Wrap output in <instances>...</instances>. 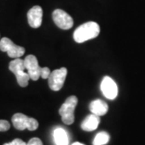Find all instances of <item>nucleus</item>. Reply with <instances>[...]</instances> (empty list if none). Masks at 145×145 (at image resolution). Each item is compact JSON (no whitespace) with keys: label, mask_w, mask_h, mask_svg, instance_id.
I'll list each match as a JSON object with an SVG mask.
<instances>
[{"label":"nucleus","mask_w":145,"mask_h":145,"mask_svg":"<svg viewBox=\"0 0 145 145\" xmlns=\"http://www.w3.org/2000/svg\"><path fill=\"white\" fill-rule=\"evenodd\" d=\"M100 27L93 21L87 22L79 26L73 33V39L77 43H83L96 38L99 35Z\"/></svg>","instance_id":"obj_1"},{"label":"nucleus","mask_w":145,"mask_h":145,"mask_svg":"<svg viewBox=\"0 0 145 145\" xmlns=\"http://www.w3.org/2000/svg\"><path fill=\"white\" fill-rule=\"evenodd\" d=\"M9 69L15 74L17 82L21 87H26L31 78L29 74L25 72L26 68L24 65V61L20 58H16L9 64Z\"/></svg>","instance_id":"obj_2"},{"label":"nucleus","mask_w":145,"mask_h":145,"mask_svg":"<svg viewBox=\"0 0 145 145\" xmlns=\"http://www.w3.org/2000/svg\"><path fill=\"white\" fill-rule=\"evenodd\" d=\"M78 98L76 96L69 97L65 102L61 105L59 110V114L61 116L64 123L70 125L74 122V110L78 105Z\"/></svg>","instance_id":"obj_3"},{"label":"nucleus","mask_w":145,"mask_h":145,"mask_svg":"<svg viewBox=\"0 0 145 145\" xmlns=\"http://www.w3.org/2000/svg\"><path fill=\"white\" fill-rule=\"evenodd\" d=\"M12 123L15 128L20 131L27 129L29 131H35L39 127V123L36 119L29 118L27 115L21 113H16L12 116Z\"/></svg>","instance_id":"obj_4"},{"label":"nucleus","mask_w":145,"mask_h":145,"mask_svg":"<svg viewBox=\"0 0 145 145\" xmlns=\"http://www.w3.org/2000/svg\"><path fill=\"white\" fill-rule=\"evenodd\" d=\"M0 50L7 52V55L11 58H20L25 53L24 47L16 45L7 37H3L0 40Z\"/></svg>","instance_id":"obj_5"},{"label":"nucleus","mask_w":145,"mask_h":145,"mask_svg":"<svg viewBox=\"0 0 145 145\" xmlns=\"http://www.w3.org/2000/svg\"><path fill=\"white\" fill-rule=\"evenodd\" d=\"M67 75V69L65 67L56 69L50 73L48 86L53 91H58L62 88Z\"/></svg>","instance_id":"obj_6"},{"label":"nucleus","mask_w":145,"mask_h":145,"mask_svg":"<svg viewBox=\"0 0 145 145\" xmlns=\"http://www.w3.org/2000/svg\"><path fill=\"white\" fill-rule=\"evenodd\" d=\"M52 20L57 27L64 30L70 29L73 26L72 17L61 9H57L52 12Z\"/></svg>","instance_id":"obj_7"},{"label":"nucleus","mask_w":145,"mask_h":145,"mask_svg":"<svg viewBox=\"0 0 145 145\" xmlns=\"http://www.w3.org/2000/svg\"><path fill=\"white\" fill-rule=\"evenodd\" d=\"M24 65L27 70V73L29 74L30 78L33 81H37L40 77L41 67L39 65V63L34 55H28L25 57Z\"/></svg>","instance_id":"obj_8"},{"label":"nucleus","mask_w":145,"mask_h":145,"mask_svg":"<svg viewBox=\"0 0 145 145\" xmlns=\"http://www.w3.org/2000/svg\"><path fill=\"white\" fill-rule=\"evenodd\" d=\"M101 90L106 99L113 100L118 95V86L114 80L108 76L104 77L101 83Z\"/></svg>","instance_id":"obj_9"},{"label":"nucleus","mask_w":145,"mask_h":145,"mask_svg":"<svg viewBox=\"0 0 145 145\" xmlns=\"http://www.w3.org/2000/svg\"><path fill=\"white\" fill-rule=\"evenodd\" d=\"M42 18L43 10L40 6L33 7L27 12V21L29 25L32 28H38L40 27L42 24Z\"/></svg>","instance_id":"obj_10"},{"label":"nucleus","mask_w":145,"mask_h":145,"mask_svg":"<svg viewBox=\"0 0 145 145\" xmlns=\"http://www.w3.org/2000/svg\"><path fill=\"white\" fill-rule=\"evenodd\" d=\"M100 123V118L96 114H89L82 123L81 127L85 131H93L99 127Z\"/></svg>","instance_id":"obj_11"},{"label":"nucleus","mask_w":145,"mask_h":145,"mask_svg":"<svg viewBox=\"0 0 145 145\" xmlns=\"http://www.w3.org/2000/svg\"><path fill=\"white\" fill-rule=\"evenodd\" d=\"M108 105L103 100L96 99L93 100L89 104V110L93 114H96L98 116H103L107 113L108 111Z\"/></svg>","instance_id":"obj_12"},{"label":"nucleus","mask_w":145,"mask_h":145,"mask_svg":"<svg viewBox=\"0 0 145 145\" xmlns=\"http://www.w3.org/2000/svg\"><path fill=\"white\" fill-rule=\"evenodd\" d=\"M53 137L57 145H68L69 140L66 131L63 128H57L53 132Z\"/></svg>","instance_id":"obj_13"},{"label":"nucleus","mask_w":145,"mask_h":145,"mask_svg":"<svg viewBox=\"0 0 145 145\" xmlns=\"http://www.w3.org/2000/svg\"><path fill=\"white\" fill-rule=\"evenodd\" d=\"M109 140H110V135L108 133L105 131L99 132L93 140V145H105L108 143Z\"/></svg>","instance_id":"obj_14"},{"label":"nucleus","mask_w":145,"mask_h":145,"mask_svg":"<svg viewBox=\"0 0 145 145\" xmlns=\"http://www.w3.org/2000/svg\"><path fill=\"white\" fill-rule=\"evenodd\" d=\"M10 123L7 120H0V131H7L10 129Z\"/></svg>","instance_id":"obj_15"},{"label":"nucleus","mask_w":145,"mask_h":145,"mask_svg":"<svg viewBox=\"0 0 145 145\" xmlns=\"http://www.w3.org/2000/svg\"><path fill=\"white\" fill-rule=\"evenodd\" d=\"M51 71L48 67L41 68V71H40V77L43 79H48L50 76Z\"/></svg>","instance_id":"obj_16"},{"label":"nucleus","mask_w":145,"mask_h":145,"mask_svg":"<svg viewBox=\"0 0 145 145\" xmlns=\"http://www.w3.org/2000/svg\"><path fill=\"white\" fill-rule=\"evenodd\" d=\"M3 145H27V144L20 139H15L10 143H7Z\"/></svg>","instance_id":"obj_17"},{"label":"nucleus","mask_w":145,"mask_h":145,"mask_svg":"<svg viewBox=\"0 0 145 145\" xmlns=\"http://www.w3.org/2000/svg\"><path fill=\"white\" fill-rule=\"evenodd\" d=\"M27 145H43V143L39 138H32L28 141Z\"/></svg>","instance_id":"obj_18"},{"label":"nucleus","mask_w":145,"mask_h":145,"mask_svg":"<svg viewBox=\"0 0 145 145\" xmlns=\"http://www.w3.org/2000/svg\"><path fill=\"white\" fill-rule=\"evenodd\" d=\"M72 145H85V144H81V143H79V142H76V143H73Z\"/></svg>","instance_id":"obj_19"}]
</instances>
